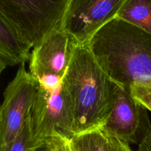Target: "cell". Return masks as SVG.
I'll return each mask as SVG.
<instances>
[{
	"label": "cell",
	"instance_id": "obj_9",
	"mask_svg": "<svg viewBox=\"0 0 151 151\" xmlns=\"http://www.w3.org/2000/svg\"><path fill=\"white\" fill-rule=\"evenodd\" d=\"M30 50L12 27L0 17V57L7 66L25 63L29 59Z\"/></svg>",
	"mask_w": 151,
	"mask_h": 151
},
{
	"label": "cell",
	"instance_id": "obj_3",
	"mask_svg": "<svg viewBox=\"0 0 151 151\" xmlns=\"http://www.w3.org/2000/svg\"><path fill=\"white\" fill-rule=\"evenodd\" d=\"M71 0H0V17L31 49L60 27Z\"/></svg>",
	"mask_w": 151,
	"mask_h": 151
},
{
	"label": "cell",
	"instance_id": "obj_6",
	"mask_svg": "<svg viewBox=\"0 0 151 151\" xmlns=\"http://www.w3.org/2000/svg\"><path fill=\"white\" fill-rule=\"evenodd\" d=\"M147 111L128 90L116 84L111 112L100 129L109 137L139 145L151 130Z\"/></svg>",
	"mask_w": 151,
	"mask_h": 151
},
{
	"label": "cell",
	"instance_id": "obj_11",
	"mask_svg": "<svg viewBox=\"0 0 151 151\" xmlns=\"http://www.w3.org/2000/svg\"><path fill=\"white\" fill-rule=\"evenodd\" d=\"M107 136L100 128L83 133L69 141L70 151H106Z\"/></svg>",
	"mask_w": 151,
	"mask_h": 151
},
{
	"label": "cell",
	"instance_id": "obj_8",
	"mask_svg": "<svg viewBox=\"0 0 151 151\" xmlns=\"http://www.w3.org/2000/svg\"><path fill=\"white\" fill-rule=\"evenodd\" d=\"M76 41L60 27L50 32L32 48L29 72L36 79L47 75L63 77Z\"/></svg>",
	"mask_w": 151,
	"mask_h": 151
},
{
	"label": "cell",
	"instance_id": "obj_16",
	"mask_svg": "<svg viewBox=\"0 0 151 151\" xmlns=\"http://www.w3.org/2000/svg\"><path fill=\"white\" fill-rule=\"evenodd\" d=\"M137 151H151V130L144 139L138 145Z\"/></svg>",
	"mask_w": 151,
	"mask_h": 151
},
{
	"label": "cell",
	"instance_id": "obj_15",
	"mask_svg": "<svg viewBox=\"0 0 151 151\" xmlns=\"http://www.w3.org/2000/svg\"><path fill=\"white\" fill-rule=\"evenodd\" d=\"M107 139L106 151H134L130 147V145L125 142L109 136H107Z\"/></svg>",
	"mask_w": 151,
	"mask_h": 151
},
{
	"label": "cell",
	"instance_id": "obj_14",
	"mask_svg": "<svg viewBox=\"0 0 151 151\" xmlns=\"http://www.w3.org/2000/svg\"><path fill=\"white\" fill-rule=\"evenodd\" d=\"M69 140L50 137L43 140L34 151H69Z\"/></svg>",
	"mask_w": 151,
	"mask_h": 151
},
{
	"label": "cell",
	"instance_id": "obj_10",
	"mask_svg": "<svg viewBox=\"0 0 151 151\" xmlns=\"http://www.w3.org/2000/svg\"><path fill=\"white\" fill-rule=\"evenodd\" d=\"M116 18L151 34V0H126Z\"/></svg>",
	"mask_w": 151,
	"mask_h": 151
},
{
	"label": "cell",
	"instance_id": "obj_1",
	"mask_svg": "<svg viewBox=\"0 0 151 151\" xmlns=\"http://www.w3.org/2000/svg\"><path fill=\"white\" fill-rule=\"evenodd\" d=\"M102 69L116 85H151V34L115 18L86 44Z\"/></svg>",
	"mask_w": 151,
	"mask_h": 151
},
{
	"label": "cell",
	"instance_id": "obj_7",
	"mask_svg": "<svg viewBox=\"0 0 151 151\" xmlns=\"http://www.w3.org/2000/svg\"><path fill=\"white\" fill-rule=\"evenodd\" d=\"M126 0H71L60 27L77 44L86 45L104 25L117 17Z\"/></svg>",
	"mask_w": 151,
	"mask_h": 151
},
{
	"label": "cell",
	"instance_id": "obj_18",
	"mask_svg": "<svg viewBox=\"0 0 151 151\" xmlns=\"http://www.w3.org/2000/svg\"><path fill=\"white\" fill-rule=\"evenodd\" d=\"M69 151H70V148H69Z\"/></svg>",
	"mask_w": 151,
	"mask_h": 151
},
{
	"label": "cell",
	"instance_id": "obj_5",
	"mask_svg": "<svg viewBox=\"0 0 151 151\" xmlns=\"http://www.w3.org/2000/svg\"><path fill=\"white\" fill-rule=\"evenodd\" d=\"M39 87L38 79L19 65L4 91L0 115V151L14 140L30 114Z\"/></svg>",
	"mask_w": 151,
	"mask_h": 151
},
{
	"label": "cell",
	"instance_id": "obj_17",
	"mask_svg": "<svg viewBox=\"0 0 151 151\" xmlns=\"http://www.w3.org/2000/svg\"><path fill=\"white\" fill-rule=\"evenodd\" d=\"M7 63H6V62L4 61L1 57H0V75H1V74L2 73V72L5 69V68L7 67ZM1 105L0 104V115H1Z\"/></svg>",
	"mask_w": 151,
	"mask_h": 151
},
{
	"label": "cell",
	"instance_id": "obj_4",
	"mask_svg": "<svg viewBox=\"0 0 151 151\" xmlns=\"http://www.w3.org/2000/svg\"><path fill=\"white\" fill-rule=\"evenodd\" d=\"M29 121L32 138L38 142L50 137L70 140L75 137L73 105L63 83L53 90L39 85Z\"/></svg>",
	"mask_w": 151,
	"mask_h": 151
},
{
	"label": "cell",
	"instance_id": "obj_2",
	"mask_svg": "<svg viewBox=\"0 0 151 151\" xmlns=\"http://www.w3.org/2000/svg\"><path fill=\"white\" fill-rule=\"evenodd\" d=\"M63 83L73 105L75 136L101 128L111 112L116 84L86 45L75 44Z\"/></svg>",
	"mask_w": 151,
	"mask_h": 151
},
{
	"label": "cell",
	"instance_id": "obj_12",
	"mask_svg": "<svg viewBox=\"0 0 151 151\" xmlns=\"http://www.w3.org/2000/svg\"><path fill=\"white\" fill-rule=\"evenodd\" d=\"M41 143L32 138L29 116L17 137L1 151H34Z\"/></svg>",
	"mask_w": 151,
	"mask_h": 151
},
{
	"label": "cell",
	"instance_id": "obj_13",
	"mask_svg": "<svg viewBox=\"0 0 151 151\" xmlns=\"http://www.w3.org/2000/svg\"><path fill=\"white\" fill-rule=\"evenodd\" d=\"M127 90L137 102L151 111V85H132Z\"/></svg>",
	"mask_w": 151,
	"mask_h": 151
}]
</instances>
